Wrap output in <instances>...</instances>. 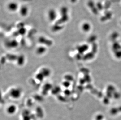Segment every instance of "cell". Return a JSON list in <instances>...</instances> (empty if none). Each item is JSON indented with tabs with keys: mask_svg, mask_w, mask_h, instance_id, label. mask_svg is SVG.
<instances>
[{
	"mask_svg": "<svg viewBox=\"0 0 121 120\" xmlns=\"http://www.w3.org/2000/svg\"><path fill=\"white\" fill-rule=\"evenodd\" d=\"M48 19L51 22L55 20L57 17V13L55 9H49L48 12Z\"/></svg>",
	"mask_w": 121,
	"mask_h": 120,
	"instance_id": "1",
	"label": "cell"
},
{
	"mask_svg": "<svg viewBox=\"0 0 121 120\" xmlns=\"http://www.w3.org/2000/svg\"><path fill=\"white\" fill-rule=\"evenodd\" d=\"M8 10L12 12H16L18 8V5L17 2H11L8 3Z\"/></svg>",
	"mask_w": 121,
	"mask_h": 120,
	"instance_id": "2",
	"label": "cell"
},
{
	"mask_svg": "<svg viewBox=\"0 0 121 120\" xmlns=\"http://www.w3.org/2000/svg\"><path fill=\"white\" fill-rule=\"evenodd\" d=\"M69 19V17L68 15H61L60 18L56 22L55 24L62 25V24H63L64 23L67 22Z\"/></svg>",
	"mask_w": 121,
	"mask_h": 120,
	"instance_id": "3",
	"label": "cell"
},
{
	"mask_svg": "<svg viewBox=\"0 0 121 120\" xmlns=\"http://www.w3.org/2000/svg\"><path fill=\"white\" fill-rule=\"evenodd\" d=\"M20 14L22 16H26L28 13V9L25 6H22L20 9Z\"/></svg>",
	"mask_w": 121,
	"mask_h": 120,
	"instance_id": "4",
	"label": "cell"
},
{
	"mask_svg": "<svg viewBox=\"0 0 121 120\" xmlns=\"http://www.w3.org/2000/svg\"><path fill=\"white\" fill-rule=\"evenodd\" d=\"M16 107L15 106L10 105L7 108V112L8 114L13 115L15 113L16 111Z\"/></svg>",
	"mask_w": 121,
	"mask_h": 120,
	"instance_id": "5",
	"label": "cell"
},
{
	"mask_svg": "<svg viewBox=\"0 0 121 120\" xmlns=\"http://www.w3.org/2000/svg\"><path fill=\"white\" fill-rule=\"evenodd\" d=\"M90 25L88 23H84L82 25V30L85 32H87L90 29Z\"/></svg>",
	"mask_w": 121,
	"mask_h": 120,
	"instance_id": "6",
	"label": "cell"
},
{
	"mask_svg": "<svg viewBox=\"0 0 121 120\" xmlns=\"http://www.w3.org/2000/svg\"><path fill=\"white\" fill-rule=\"evenodd\" d=\"M63 28V26L62 25H57L55 24L52 27V30L54 31H60Z\"/></svg>",
	"mask_w": 121,
	"mask_h": 120,
	"instance_id": "7",
	"label": "cell"
},
{
	"mask_svg": "<svg viewBox=\"0 0 121 120\" xmlns=\"http://www.w3.org/2000/svg\"><path fill=\"white\" fill-rule=\"evenodd\" d=\"M68 9L66 6H63L60 9V13L61 15H68Z\"/></svg>",
	"mask_w": 121,
	"mask_h": 120,
	"instance_id": "8",
	"label": "cell"
},
{
	"mask_svg": "<svg viewBox=\"0 0 121 120\" xmlns=\"http://www.w3.org/2000/svg\"><path fill=\"white\" fill-rule=\"evenodd\" d=\"M26 29L24 28H21L19 30V33L22 34H24V33L26 32Z\"/></svg>",
	"mask_w": 121,
	"mask_h": 120,
	"instance_id": "9",
	"label": "cell"
},
{
	"mask_svg": "<svg viewBox=\"0 0 121 120\" xmlns=\"http://www.w3.org/2000/svg\"><path fill=\"white\" fill-rule=\"evenodd\" d=\"M77 0H70L71 2V3H75V2H76Z\"/></svg>",
	"mask_w": 121,
	"mask_h": 120,
	"instance_id": "10",
	"label": "cell"
}]
</instances>
